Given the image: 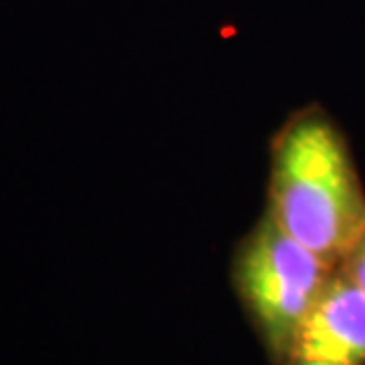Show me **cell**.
Here are the masks:
<instances>
[{
    "mask_svg": "<svg viewBox=\"0 0 365 365\" xmlns=\"http://www.w3.org/2000/svg\"><path fill=\"white\" fill-rule=\"evenodd\" d=\"M267 193L274 220L332 267L365 238V186L346 135L323 106L299 108L278 128Z\"/></svg>",
    "mask_w": 365,
    "mask_h": 365,
    "instance_id": "6da1fadb",
    "label": "cell"
},
{
    "mask_svg": "<svg viewBox=\"0 0 365 365\" xmlns=\"http://www.w3.org/2000/svg\"><path fill=\"white\" fill-rule=\"evenodd\" d=\"M335 271L287 234L269 210L238 243L231 281L274 365H283L299 325Z\"/></svg>",
    "mask_w": 365,
    "mask_h": 365,
    "instance_id": "7a4b0ae2",
    "label": "cell"
},
{
    "mask_svg": "<svg viewBox=\"0 0 365 365\" xmlns=\"http://www.w3.org/2000/svg\"><path fill=\"white\" fill-rule=\"evenodd\" d=\"M283 365H365V292L341 269L299 325Z\"/></svg>",
    "mask_w": 365,
    "mask_h": 365,
    "instance_id": "3957f363",
    "label": "cell"
},
{
    "mask_svg": "<svg viewBox=\"0 0 365 365\" xmlns=\"http://www.w3.org/2000/svg\"><path fill=\"white\" fill-rule=\"evenodd\" d=\"M339 269L344 271V274L365 292V238L354 247L351 255H349V257L341 262Z\"/></svg>",
    "mask_w": 365,
    "mask_h": 365,
    "instance_id": "277c9868",
    "label": "cell"
}]
</instances>
